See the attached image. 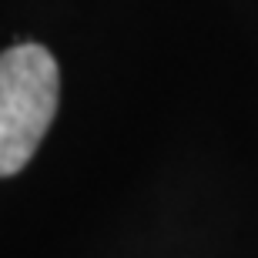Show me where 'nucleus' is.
Returning a JSON list of instances; mask_svg holds the SVG:
<instances>
[{"instance_id": "f257e3e1", "label": "nucleus", "mask_w": 258, "mask_h": 258, "mask_svg": "<svg viewBox=\"0 0 258 258\" xmlns=\"http://www.w3.org/2000/svg\"><path fill=\"white\" fill-rule=\"evenodd\" d=\"M57 60L40 44H17L0 54V178L34 158L57 114Z\"/></svg>"}]
</instances>
